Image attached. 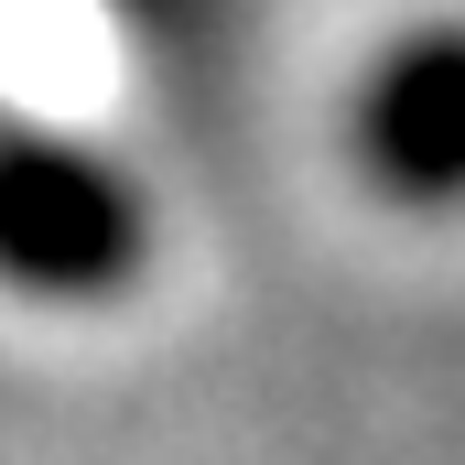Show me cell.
<instances>
[{
    "label": "cell",
    "instance_id": "3",
    "mask_svg": "<svg viewBox=\"0 0 465 465\" xmlns=\"http://www.w3.org/2000/svg\"><path fill=\"white\" fill-rule=\"evenodd\" d=\"M119 22H141V33H163V44H173V33H195V11H206V0H109Z\"/></svg>",
    "mask_w": 465,
    "mask_h": 465
},
{
    "label": "cell",
    "instance_id": "2",
    "mask_svg": "<svg viewBox=\"0 0 465 465\" xmlns=\"http://www.w3.org/2000/svg\"><path fill=\"white\" fill-rule=\"evenodd\" d=\"M347 141L390 206H465V22H411L357 76Z\"/></svg>",
    "mask_w": 465,
    "mask_h": 465
},
{
    "label": "cell",
    "instance_id": "1",
    "mask_svg": "<svg viewBox=\"0 0 465 465\" xmlns=\"http://www.w3.org/2000/svg\"><path fill=\"white\" fill-rule=\"evenodd\" d=\"M152 271L141 173L44 119H0V292L22 303H109Z\"/></svg>",
    "mask_w": 465,
    "mask_h": 465
}]
</instances>
